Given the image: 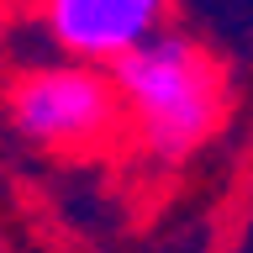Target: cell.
Returning <instances> with one entry per match:
<instances>
[{"mask_svg": "<svg viewBox=\"0 0 253 253\" xmlns=\"http://www.w3.org/2000/svg\"><path fill=\"white\" fill-rule=\"evenodd\" d=\"M5 111L27 142L53 148V153H100L126 137L111 69H90L69 58L21 69L5 90Z\"/></svg>", "mask_w": 253, "mask_h": 253, "instance_id": "7a4b0ae2", "label": "cell"}, {"mask_svg": "<svg viewBox=\"0 0 253 253\" xmlns=\"http://www.w3.org/2000/svg\"><path fill=\"white\" fill-rule=\"evenodd\" d=\"M116 100H122L126 137L158 164H185L227 122V74L216 53L190 37V32H164L148 47L111 69Z\"/></svg>", "mask_w": 253, "mask_h": 253, "instance_id": "6da1fadb", "label": "cell"}, {"mask_svg": "<svg viewBox=\"0 0 253 253\" xmlns=\"http://www.w3.org/2000/svg\"><path fill=\"white\" fill-rule=\"evenodd\" d=\"M174 0H37L47 42L69 63L116 69L137 47L169 32Z\"/></svg>", "mask_w": 253, "mask_h": 253, "instance_id": "3957f363", "label": "cell"}]
</instances>
